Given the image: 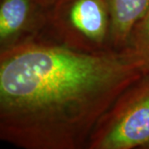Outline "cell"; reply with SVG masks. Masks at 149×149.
<instances>
[{
    "label": "cell",
    "instance_id": "cell-5",
    "mask_svg": "<svg viewBox=\"0 0 149 149\" xmlns=\"http://www.w3.org/2000/svg\"><path fill=\"white\" fill-rule=\"evenodd\" d=\"M110 17V45L127 47L133 28L149 8V0H106Z\"/></svg>",
    "mask_w": 149,
    "mask_h": 149
},
{
    "label": "cell",
    "instance_id": "cell-4",
    "mask_svg": "<svg viewBox=\"0 0 149 149\" xmlns=\"http://www.w3.org/2000/svg\"><path fill=\"white\" fill-rule=\"evenodd\" d=\"M47 12L32 0H1L0 50L44 30L47 27Z\"/></svg>",
    "mask_w": 149,
    "mask_h": 149
},
{
    "label": "cell",
    "instance_id": "cell-6",
    "mask_svg": "<svg viewBox=\"0 0 149 149\" xmlns=\"http://www.w3.org/2000/svg\"><path fill=\"white\" fill-rule=\"evenodd\" d=\"M128 46L143 59L149 72V8L133 28Z\"/></svg>",
    "mask_w": 149,
    "mask_h": 149
},
{
    "label": "cell",
    "instance_id": "cell-2",
    "mask_svg": "<svg viewBox=\"0 0 149 149\" xmlns=\"http://www.w3.org/2000/svg\"><path fill=\"white\" fill-rule=\"evenodd\" d=\"M149 149V73L131 85L100 119L87 149Z\"/></svg>",
    "mask_w": 149,
    "mask_h": 149
},
{
    "label": "cell",
    "instance_id": "cell-3",
    "mask_svg": "<svg viewBox=\"0 0 149 149\" xmlns=\"http://www.w3.org/2000/svg\"><path fill=\"white\" fill-rule=\"evenodd\" d=\"M47 16L48 30L72 47L88 51L111 47L106 0H56Z\"/></svg>",
    "mask_w": 149,
    "mask_h": 149
},
{
    "label": "cell",
    "instance_id": "cell-7",
    "mask_svg": "<svg viewBox=\"0 0 149 149\" xmlns=\"http://www.w3.org/2000/svg\"><path fill=\"white\" fill-rule=\"evenodd\" d=\"M32 1L47 11L49 10L56 2V0H32Z\"/></svg>",
    "mask_w": 149,
    "mask_h": 149
},
{
    "label": "cell",
    "instance_id": "cell-8",
    "mask_svg": "<svg viewBox=\"0 0 149 149\" xmlns=\"http://www.w3.org/2000/svg\"><path fill=\"white\" fill-rule=\"evenodd\" d=\"M0 1H1V0H0Z\"/></svg>",
    "mask_w": 149,
    "mask_h": 149
},
{
    "label": "cell",
    "instance_id": "cell-1",
    "mask_svg": "<svg viewBox=\"0 0 149 149\" xmlns=\"http://www.w3.org/2000/svg\"><path fill=\"white\" fill-rule=\"evenodd\" d=\"M148 73L129 46L88 51L45 28L0 50V141L24 149H87L104 115Z\"/></svg>",
    "mask_w": 149,
    "mask_h": 149
}]
</instances>
